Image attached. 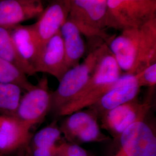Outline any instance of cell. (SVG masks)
Returning <instances> with one entry per match:
<instances>
[{
	"label": "cell",
	"instance_id": "cell-1",
	"mask_svg": "<svg viewBox=\"0 0 156 156\" xmlns=\"http://www.w3.org/2000/svg\"><path fill=\"white\" fill-rule=\"evenodd\" d=\"M122 72L136 74L156 62V17L121 31L107 44Z\"/></svg>",
	"mask_w": 156,
	"mask_h": 156
},
{
	"label": "cell",
	"instance_id": "cell-2",
	"mask_svg": "<svg viewBox=\"0 0 156 156\" xmlns=\"http://www.w3.org/2000/svg\"><path fill=\"white\" fill-rule=\"evenodd\" d=\"M122 73L116 60L106 44L83 89L58 112L57 116H66L75 112L93 106L111 88Z\"/></svg>",
	"mask_w": 156,
	"mask_h": 156
},
{
	"label": "cell",
	"instance_id": "cell-3",
	"mask_svg": "<svg viewBox=\"0 0 156 156\" xmlns=\"http://www.w3.org/2000/svg\"><path fill=\"white\" fill-rule=\"evenodd\" d=\"M106 44L104 42L95 48L90 52L83 62L69 68L63 75L58 81V87L52 91L50 112L57 115L64 106L73 100L83 89Z\"/></svg>",
	"mask_w": 156,
	"mask_h": 156
},
{
	"label": "cell",
	"instance_id": "cell-4",
	"mask_svg": "<svg viewBox=\"0 0 156 156\" xmlns=\"http://www.w3.org/2000/svg\"><path fill=\"white\" fill-rule=\"evenodd\" d=\"M107 28L138 27L156 17V0H108Z\"/></svg>",
	"mask_w": 156,
	"mask_h": 156
},
{
	"label": "cell",
	"instance_id": "cell-5",
	"mask_svg": "<svg viewBox=\"0 0 156 156\" xmlns=\"http://www.w3.org/2000/svg\"><path fill=\"white\" fill-rule=\"evenodd\" d=\"M107 2L108 0H73L68 18L76 25L83 35L100 38L108 44L111 37L105 33Z\"/></svg>",
	"mask_w": 156,
	"mask_h": 156
},
{
	"label": "cell",
	"instance_id": "cell-6",
	"mask_svg": "<svg viewBox=\"0 0 156 156\" xmlns=\"http://www.w3.org/2000/svg\"><path fill=\"white\" fill-rule=\"evenodd\" d=\"M66 116L60 127L68 142L79 145L110 140L108 136L102 133L98 122V115L94 110L82 109Z\"/></svg>",
	"mask_w": 156,
	"mask_h": 156
},
{
	"label": "cell",
	"instance_id": "cell-7",
	"mask_svg": "<svg viewBox=\"0 0 156 156\" xmlns=\"http://www.w3.org/2000/svg\"><path fill=\"white\" fill-rule=\"evenodd\" d=\"M51 102L52 91L44 76L22 96L15 117L32 128L42 122L50 112Z\"/></svg>",
	"mask_w": 156,
	"mask_h": 156
},
{
	"label": "cell",
	"instance_id": "cell-8",
	"mask_svg": "<svg viewBox=\"0 0 156 156\" xmlns=\"http://www.w3.org/2000/svg\"><path fill=\"white\" fill-rule=\"evenodd\" d=\"M151 107L149 97L144 102H140L136 98L102 113L100 115L101 127L106 129L114 138L118 140L129 126L146 118Z\"/></svg>",
	"mask_w": 156,
	"mask_h": 156
},
{
	"label": "cell",
	"instance_id": "cell-9",
	"mask_svg": "<svg viewBox=\"0 0 156 156\" xmlns=\"http://www.w3.org/2000/svg\"><path fill=\"white\" fill-rule=\"evenodd\" d=\"M118 140L127 156H156V131L146 118L129 126Z\"/></svg>",
	"mask_w": 156,
	"mask_h": 156
},
{
	"label": "cell",
	"instance_id": "cell-10",
	"mask_svg": "<svg viewBox=\"0 0 156 156\" xmlns=\"http://www.w3.org/2000/svg\"><path fill=\"white\" fill-rule=\"evenodd\" d=\"M140 88L136 74L124 73L111 88L90 108L100 116L116 106L138 98Z\"/></svg>",
	"mask_w": 156,
	"mask_h": 156
},
{
	"label": "cell",
	"instance_id": "cell-11",
	"mask_svg": "<svg viewBox=\"0 0 156 156\" xmlns=\"http://www.w3.org/2000/svg\"><path fill=\"white\" fill-rule=\"evenodd\" d=\"M35 73H48L58 81L68 69L60 33H58L42 45L34 65Z\"/></svg>",
	"mask_w": 156,
	"mask_h": 156
},
{
	"label": "cell",
	"instance_id": "cell-12",
	"mask_svg": "<svg viewBox=\"0 0 156 156\" xmlns=\"http://www.w3.org/2000/svg\"><path fill=\"white\" fill-rule=\"evenodd\" d=\"M71 4L63 0H53L33 25L42 45L56 34L66 22Z\"/></svg>",
	"mask_w": 156,
	"mask_h": 156
},
{
	"label": "cell",
	"instance_id": "cell-13",
	"mask_svg": "<svg viewBox=\"0 0 156 156\" xmlns=\"http://www.w3.org/2000/svg\"><path fill=\"white\" fill-rule=\"evenodd\" d=\"M44 9V0H0V27L10 28L38 17Z\"/></svg>",
	"mask_w": 156,
	"mask_h": 156
},
{
	"label": "cell",
	"instance_id": "cell-14",
	"mask_svg": "<svg viewBox=\"0 0 156 156\" xmlns=\"http://www.w3.org/2000/svg\"><path fill=\"white\" fill-rule=\"evenodd\" d=\"M31 128L15 116L0 115V154L26 148L33 136Z\"/></svg>",
	"mask_w": 156,
	"mask_h": 156
},
{
	"label": "cell",
	"instance_id": "cell-15",
	"mask_svg": "<svg viewBox=\"0 0 156 156\" xmlns=\"http://www.w3.org/2000/svg\"><path fill=\"white\" fill-rule=\"evenodd\" d=\"M12 38L20 60L27 71V75L35 74L34 65L41 44L33 25L19 24L10 27Z\"/></svg>",
	"mask_w": 156,
	"mask_h": 156
},
{
	"label": "cell",
	"instance_id": "cell-16",
	"mask_svg": "<svg viewBox=\"0 0 156 156\" xmlns=\"http://www.w3.org/2000/svg\"><path fill=\"white\" fill-rule=\"evenodd\" d=\"M60 33L64 48L66 65L69 69L80 62L85 53L86 45L82 34L68 18L60 28Z\"/></svg>",
	"mask_w": 156,
	"mask_h": 156
},
{
	"label": "cell",
	"instance_id": "cell-17",
	"mask_svg": "<svg viewBox=\"0 0 156 156\" xmlns=\"http://www.w3.org/2000/svg\"><path fill=\"white\" fill-rule=\"evenodd\" d=\"M22 90L16 84L0 83V115L15 116Z\"/></svg>",
	"mask_w": 156,
	"mask_h": 156
},
{
	"label": "cell",
	"instance_id": "cell-18",
	"mask_svg": "<svg viewBox=\"0 0 156 156\" xmlns=\"http://www.w3.org/2000/svg\"><path fill=\"white\" fill-rule=\"evenodd\" d=\"M62 134L60 126L57 120H54L46 127L42 128L33 135L26 147H50L59 145L62 140Z\"/></svg>",
	"mask_w": 156,
	"mask_h": 156
},
{
	"label": "cell",
	"instance_id": "cell-19",
	"mask_svg": "<svg viewBox=\"0 0 156 156\" xmlns=\"http://www.w3.org/2000/svg\"><path fill=\"white\" fill-rule=\"evenodd\" d=\"M0 57L22 71L27 76V69L17 53L10 28L0 27Z\"/></svg>",
	"mask_w": 156,
	"mask_h": 156
},
{
	"label": "cell",
	"instance_id": "cell-20",
	"mask_svg": "<svg viewBox=\"0 0 156 156\" xmlns=\"http://www.w3.org/2000/svg\"><path fill=\"white\" fill-rule=\"evenodd\" d=\"M0 83L16 84L25 91L29 90L34 86L22 71L1 57Z\"/></svg>",
	"mask_w": 156,
	"mask_h": 156
},
{
	"label": "cell",
	"instance_id": "cell-21",
	"mask_svg": "<svg viewBox=\"0 0 156 156\" xmlns=\"http://www.w3.org/2000/svg\"><path fill=\"white\" fill-rule=\"evenodd\" d=\"M136 75L140 87L145 86L153 88L156 85V62L146 67Z\"/></svg>",
	"mask_w": 156,
	"mask_h": 156
},
{
	"label": "cell",
	"instance_id": "cell-22",
	"mask_svg": "<svg viewBox=\"0 0 156 156\" xmlns=\"http://www.w3.org/2000/svg\"><path fill=\"white\" fill-rule=\"evenodd\" d=\"M60 153L63 156H91L89 153L79 145L62 142L59 146Z\"/></svg>",
	"mask_w": 156,
	"mask_h": 156
},
{
	"label": "cell",
	"instance_id": "cell-23",
	"mask_svg": "<svg viewBox=\"0 0 156 156\" xmlns=\"http://www.w3.org/2000/svg\"><path fill=\"white\" fill-rule=\"evenodd\" d=\"M60 145L50 147H26V156H58L60 154Z\"/></svg>",
	"mask_w": 156,
	"mask_h": 156
},
{
	"label": "cell",
	"instance_id": "cell-24",
	"mask_svg": "<svg viewBox=\"0 0 156 156\" xmlns=\"http://www.w3.org/2000/svg\"><path fill=\"white\" fill-rule=\"evenodd\" d=\"M113 156H127L126 155V154L124 153V152L123 151L122 149H120L119 151H117V153Z\"/></svg>",
	"mask_w": 156,
	"mask_h": 156
},
{
	"label": "cell",
	"instance_id": "cell-25",
	"mask_svg": "<svg viewBox=\"0 0 156 156\" xmlns=\"http://www.w3.org/2000/svg\"><path fill=\"white\" fill-rule=\"evenodd\" d=\"M63 1H66V2H69V4H71L73 0H63Z\"/></svg>",
	"mask_w": 156,
	"mask_h": 156
},
{
	"label": "cell",
	"instance_id": "cell-26",
	"mask_svg": "<svg viewBox=\"0 0 156 156\" xmlns=\"http://www.w3.org/2000/svg\"><path fill=\"white\" fill-rule=\"evenodd\" d=\"M58 156H62V154H60H60H59V155H58Z\"/></svg>",
	"mask_w": 156,
	"mask_h": 156
}]
</instances>
